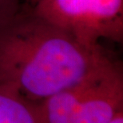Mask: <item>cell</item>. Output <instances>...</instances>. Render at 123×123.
<instances>
[{
	"label": "cell",
	"mask_w": 123,
	"mask_h": 123,
	"mask_svg": "<svg viewBox=\"0 0 123 123\" xmlns=\"http://www.w3.org/2000/svg\"><path fill=\"white\" fill-rule=\"evenodd\" d=\"M108 123H123V111H120L119 113Z\"/></svg>",
	"instance_id": "8992f818"
},
{
	"label": "cell",
	"mask_w": 123,
	"mask_h": 123,
	"mask_svg": "<svg viewBox=\"0 0 123 123\" xmlns=\"http://www.w3.org/2000/svg\"><path fill=\"white\" fill-rule=\"evenodd\" d=\"M120 63L101 45L82 42L25 2L0 22V79L40 101Z\"/></svg>",
	"instance_id": "6da1fadb"
},
{
	"label": "cell",
	"mask_w": 123,
	"mask_h": 123,
	"mask_svg": "<svg viewBox=\"0 0 123 123\" xmlns=\"http://www.w3.org/2000/svg\"><path fill=\"white\" fill-rule=\"evenodd\" d=\"M21 4V0H0V22L14 14Z\"/></svg>",
	"instance_id": "5b68a950"
},
{
	"label": "cell",
	"mask_w": 123,
	"mask_h": 123,
	"mask_svg": "<svg viewBox=\"0 0 123 123\" xmlns=\"http://www.w3.org/2000/svg\"><path fill=\"white\" fill-rule=\"evenodd\" d=\"M38 1H39V0H26V2L28 3L30 6H35V5L37 3Z\"/></svg>",
	"instance_id": "52a82bcc"
},
{
	"label": "cell",
	"mask_w": 123,
	"mask_h": 123,
	"mask_svg": "<svg viewBox=\"0 0 123 123\" xmlns=\"http://www.w3.org/2000/svg\"><path fill=\"white\" fill-rule=\"evenodd\" d=\"M0 123H39L36 102L0 79Z\"/></svg>",
	"instance_id": "277c9868"
},
{
	"label": "cell",
	"mask_w": 123,
	"mask_h": 123,
	"mask_svg": "<svg viewBox=\"0 0 123 123\" xmlns=\"http://www.w3.org/2000/svg\"><path fill=\"white\" fill-rule=\"evenodd\" d=\"M122 111L121 62L96 76L36 102L39 123H108Z\"/></svg>",
	"instance_id": "7a4b0ae2"
},
{
	"label": "cell",
	"mask_w": 123,
	"mask_h": 123,
	"mask_svg": "<svg viewBox=\"0 0 123 123\" xmlns=\"http://www.w3.org/2000/svg\"><path fill=\"white\" fill-rule=\"evenodd\" d=\"M36 14L83 43L123 41V0H39Z\"/></svg>",
	"instance_id": "3957f363"
}]
</instances>
